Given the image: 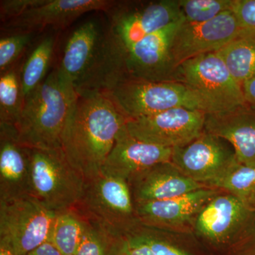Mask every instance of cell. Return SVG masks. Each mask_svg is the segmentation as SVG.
<instances>
[{"instance_id": "cell-1", "label": "cell", "mask_w": 255, "mask_h": 255, "mask_svg": "<svg viewBox=\"0 0 255 255\" xmlns=\"http://www.w3.org/2000/svg\"><path fill=\"white\" fill-rule=\"evenodd\" d=\"M127 121L104 92L77 93L62 135L61 150L86 180L102 172Z\"/></svg>"}, {"instance_id": "cell-2", "label": "cell", "mask_w": 255, "mask_h": 255, "mask_svg": "<svg viewBox=\"0 0 255 255\" xmlns=\"http://www.w3.org/2000/svg\"><path fill=\"white\" fill-rule=\"evenodd\" d=\"M124 56L109 25L90 19L70 35L58 68L76 93L105 92L123 73Z\"/></svg>"}, {"instance_id": "cell-3", "label": "cell", "mask_w": 255, "mask_h": 255, "mask_svg": "<svg viewBox=\"0 0 255 255\" xmlns=\"http://www.w3.org/2000/svg\"><path fill=\"white\" fill-rule=\"evenodd\" d=\"M76 97L58 68L53 70L23 100L21 116L12 126L18 141L28 148L61 149L62 135Z\"/></svg>"}, {"instance_id": "cell-4", "label": "cell", "mask_w": 255, "mask_h": 255, "mask_svg": "<svg viewBox=\"0 0 255 255\" xmlns=\"http://www.w3.org/2000/svg\"><path fill=\"white\" fill-rule=\"evenodd\" d=\"M192 231L209 255H255V209L226 191L204 206Z\"/></svg>"}, {"instance_id": "cell-5", "label": "cell", "mask_w": 255, "mask_h": 255, "mask_svg": "<svg viewBox=\"0 0 255 255\" xmlns=\"http://www.w3.org/2000/svg\"><path fill=\"white\" fill-rule=\"evenodd\" d=\"M127 120L176 108L212 113L196 92L180 82H148L127 79L104 92Z\"/></svg>"}, {"instance_id": "cell-6", "label": "cell", "mask_w": 255, "mask_h": 255, "mask_svg": "<svg viewBox=\"0 0 255 255\" xmlns=\"http://www.w3.org/2000/svg\"><path fill=\"white\" fill-rule=\"evenodd\" d=\"M73 208L89 222L122 237L128 238L140 225L127 181L103 172L87 179Z\"/></svg>"}, {"instance_id": "cell-7", "label": "cell", "mask_w": 255, "mask_h": 255, "mask_svg": "<svg viewBox=\"0 0 255 255\" xmlns=\"http://www.w3.org/2000/svg\"><path fill=\"white\" fill-rule=\"evenodd\" d=\"M29 155L31 195L54 212L75 207L83 194L86 179L61 149L29 148Z\"/></svg>"}, {"instance_id": "cell-8", "label": "cell", "mask_w": 255, "mask_h": 255, "mask_svg": "<svg viewBox=\"0 0 255 255\" xmlns=\"http://www.w3.org/2000/svg\"><path fill=\"white\" fill-rule=\"evenodd\" d=\"M56 214L31 195L0 200V246L27 255L48 241Z\"/></svg>"}, {"instance_id": "cell-9", "label": "cell", "mask_w": 255, "mask_h": 255, "mask_svg": "<svg viewBox=\"0 0 255 255\" xmlns=\"http://www.w3.org/2000/svg\"><path fill=\"white\" fill-rule=\"evenodd\" d=\"M176 78L204 99L212 113L228 112L247 104L242 85L233 78L217 52L181 64Z\"/></svg>"}, {"instance_id": "cell-10", "label": "cell", "mask_w": 255, "mask_h": 255, "mask_svg": "<svg viewBox=\"0 0 255 255\" xmlns=\"http://www.w3.org/2000/svg\"><path fill=\"white\" fill-rule=\"evenodd\" d=\"M206 112L185 108L172 109L161 113L129 119L128 132L142 141L175 148L200 136L205 128Z\"/></svg>"}, {"instance_id": "cell-11", "label": "cell", "mask_w": 255, "mask_h": 255, "mask_svg": "<svg viewBox=\"0 0 255 255\" xmlns=\"http://www.w3.org/2000/svg\"><path fill=\"white\" fill-rule=\"evenodd\" d=\"M108 12L109 27L126 53L146 36L183 19L179 0H160L135 7L116 3Z\"/></svg>"}, {"instance_id": "cell-12", "label": "cell", "mask_w": 255, "mask_h": 255, "mask_svg": "<svg viewBox=\"0 0 255 255\" xmlns=\"http://www.w3.org/2000/svg\"><path fill=\"white\" fill-rule=\"evenodd\" d=\"M171 162L192 180L211 187L238 160L227 140L204 130L187 145L173 148Z\"/></svg>"}, {"instance_id": "cell-13", "label": "cell", "mask_w": 255, "mask_h": 255, "mask_svg": "<svg viewBox=\"0 0 255 255\" xmlns=\"http://www.w3.org/2000/svg\"><path fill=\"white\" fill-rule=\"evenodd\" d=\"M184 20L146 36L126 53L127 79L148 82H177L172 45ZM126 79V80H127Z\"/></svg>"}, {"instance_id": "cell-14", "label": "cell", "mask_w": 255, "mask_h": 255, "mask_svg": "<svg viewBox=\"0 0 255 255\" xmlns=\"http://www.w3.org/2000/svg\"><path fill=\"white\" fill-rule=\"evenodd\" d=\"M239 37V26L231 11H225L204 23L191 24L183 22L172 41L174 65L177 69L187 60L218 51Z\"/></svg>"}, {"instance_id": "cell-15", "label": "cell", "mask_w": 255, "mask_h": 255, "mask_svg": "<svg viewBox=\"0 0 255 255\" xmlns=\"http://www.w3.org/2000/svg\"><path fill=\"white\" fill-rule=\"evenodd\" d=\"M220 191L204 187L184 195L135 204V214L142 226L167 232L192 230L198 215Z\"/></svg>"}, {"instance_id": "cell-16", "label": "cell", "mask_w": 255, "mask_h": 255, "mask_svg": "<svg viewBox=\"0 0 255 255\" xmlns=\"http://www.w3.org/2000/svg\"><path fill=\"white\" fill-rule=\"evenodd\" d=\"M116 1L108 0H46L17 18L4 22V28L14 33H32L48 26L63 28L85 13L109 11Z\"/></svg>"}, {"instance_id": "cell-17", "label": "cell", "mask_w": 255, "mask_h": 255, "mask_svg": "<svg viewBox=\"0 0 255 255\" xmlns=\"http://www.w3.org/2000/svg\"><path fill=\"white\" fill-rule=\"evenodd\" d=\"M173 149L160 147L132 137L121 129L102 172L128 182L142 171L172 159Z\"/></svg>"}, {"instance_id": "cell-18", "label": "cell", "mask_w": 255, "mask_h": 255, "mask_svg": "<svg viewBox=\"0 0 255 255\" xmlns=\"http://www.w3.org/2000/svg\"><path fill=\"white\" fill-rule=\"evenodd\" d=\"M128 184L134 204L165 200L206 187L188 177L171 161L142 171Z\"/></svg>"}, {"instance_id": "cell-19", "label": "cell", "mask_w": 255, "mask_h": 255, "mask_svg": "<svg viewBox=\"0 0 255 255\" xmlns=\"http://www.w3.org/2000/svg\"><path fill=\"white\" fill-rule=\"evenodd\" d=\"M205 131L227 140L238 162L255 166V107L246 105L221 113L206 114Z\"/></svg>"}, {"instance_id": "cell-20", "label": "cell", "mask_w": 255, "mask_h": 255, "mask_svg": "<svg viewBox=\"0 0 255 255\" xmlns=\"http://www.w3.org/2000/svg\"><path fill=\"white\" fill-rule=\"evenodd\" d=\"M31 195L29 148L12 126L0 124V200Z\"/></svg>"}, {"instance_id": "cell-21", "label": "cell", "mask_w": 255, "mask_h": 255, "mask_svg": "<svg viewBox=\"0 0 255 255\" xmlns=\"http://www.w3.org/2000/svg\"><path fill=\"white\" fill-rule=\"evenodd\" d=\"M87 221L76 209L57 213L48 238L62 255H75L81 243Z\"/></svg>"}, {"instance_id": "cell-22", "label": "cell", "mask_w": 255, "mask_h": 255, "mask_svg": "<svg viewBox=\"0 0 255 255\" xmlns=\"http://www.w3.org/2000/svg\"><path fill=\"white\" fill-rule=\"evenodd\" d=\"M216 52L240 85L255 76V38L239 37Z\"/></svg>"}, {"instance_id": "cell-23", "label": "cell", "mask_w": 255, "mask_h": 255, "mask_svg": "<svg viewBox=\"0 0 255 255\" xmlns=\"http://www.w3.org/2000/svg\"><path fill=\"white\" fill-rule=\"evenodd\" d=\"M55 44L54 37L46 36L37 45L26 60L20 75L23 100L46 79Z\"/></svg>"}, {"instance_id": "cell-24", "label": "cell", "mask_w": 255, "mask_h": 255, "mask_svg": "<svg viewBox=\"0 0 255 255\" xmlns=\"http://www.w3.org/2000/svg\"><path fill=\"white\" fill-rule=\"evenodd\" d=\"M211 187L226 191L255 209V166L238 162Z\"/></svg>"}, {"instance_id": "cell-25", "label": "cell", "mask_w": 255, "mask_h": 255, "mask_svg": "<svg viewBox=\"0 0 255 255\" xmlns=\"http://www.w3.org/2000/svg\"><path fill=\"white\" fill-rule=\"evenodd\" d=\"M21 79L14 66L0 77V124L14 126L22 112Z\"/></svg>"}, {"instance_id": "cell-26", "label": "cell", "mask_w": 255, "mask_h": 255, "mask_svg": "<svg viewBox=\"0 0 255 255\" xmlns=\"http://www.w3.org/2000/svg\"><path fill=\"white\" fill-rule=\"evenodd\" d=\"M127 239L87 221L83 237L75 255H121Z\"/></svg>"}, {"instance_id": "cell-27", "label": "cell", "mask_w": 255, "mask_h": 255, "mask_svg": "<svg viewBox=\"0 0 255 255\" xmlns=\"http://www.w3.org/2000/svg\"><path fill=\"white\" fill-rule=\"evenodd\" d=\"M129 237L145 243L155 255H199L181 246L170 236V232L140 225Z\"/></svg>"}, {"instance_id": "cell-28", "label": "cell", "mask_w": 255, "mask_h": 255, "mask_svg": "<svg viewBox=\"0 0 255 255\" xmlns=\"http://www.w3.org/2000/svg\"><path fill=\"white\" fill-rule=\"evenodd\" d=\"M233 0H179L184 22L201 23L231 11Z\"/></svg>"}, {"instance_id": "cell-29", "label": "cell", "mask_w": 255, "mask_h": 255, "mask_svg": "<svg viewBox=\"0 0 255 255\" xmlns=\"http://www.w3.org/2000/svg\"><path fill=\"white\" fill-rule=\"evenodd\" d=\"M32 38V33H14L0 39V72L1 74L14 66L20 54Z\"/></svg>"}, {"instance_id": "cell-30", "label": "cell", "mask_w": 255, "mask_h": 255, "mask_svg": "<svg viewBox=\"0 0 255 255\" xmlns=\"http://www.w3.org/2000/svg\"><path fill=\"white\" fill-rule=\"evenodd\" d=\"M231 11L237 20L241 37L255 38V0H233Z\"/></svg>"}, {"instance_id": "cell-31", "label": "cell", "mask_w": 255, "mask_h": 255, "mask_svg": "<svg viewBox=\"0 0 255 255\" xmlns=\"http://www.w3.org/2000/svg\"><path fill=\"white\" fill-rule=\"evenodd\" d=\"M46 0H1L0 16L4 22L17 18L30 9L44 4Z\"/></svg>"}, {"instance_id": "cell-32", "label": "cell", "mask_w": 255, "mask_h": 255, "mask_svg": "<svg viewBox=\"0 0 255 255\" xmlns=\"http://www.w3.org/2000/svg\"><path fill=\"white\" fill-rule=\"evenodd\" d=\"M121 255H155L145 243L133 237L127 238Z\"/></svg>"}, {"instance_id": "cell-33", "label": "cell", "mask_w": 255, "mask_h": 255, "mask_svg": "<svg viewBox=\"0 0 255 255\" xmlns=\"http://www.w3.org/2000/svg\"><path fill=\"white\" fill-rule=\"evenodd\" d=\"M242 88L246 103L255 107V75L243 82Z\"/></svg>"}, {"instance_id": "cell-34", "label": "cell", "mask_w": 255, "mask_h": 255, "mask_svg": "<svg viewBox=\"0 0 255 255\" xmlns=\"http://www.w3.org/2000/svg\"><path fill=\"white\" fill-rule=\"evenodd\" d=\"M26 255H62V254L50 242L47 241Z\"/></svg>"}, {"instance_id": "cell-35", "label": "cell", "mask_w": 255, "mask_h": 255, "mask_svg": "<svg viewBox=\"0 0 255 255\" xmlns=\"http://www.w3.org/2000/svg\"><path fill=\"white\" fill-rule=\"evenodd\" d=\"M0 255H14L9 248L5 246H0Z\"/></svg>"}]
</instances>
